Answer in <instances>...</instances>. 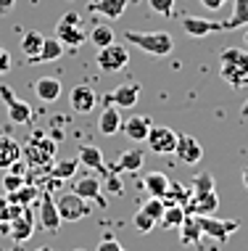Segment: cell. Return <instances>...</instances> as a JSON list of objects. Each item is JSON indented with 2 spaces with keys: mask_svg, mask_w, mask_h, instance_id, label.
Instances as JSON below:
<instances>
[{
  "mask_svg": "<svg viewBox=\"0 0 248 251\" xmlns=\"http://www.w3.org/2000/svg\"><path fill=\"white\" fill-rule=\"evenodd\" d=\"M219 77L225 79L230 87L248 85V50L246 48H225L219 53Z\"/></svg>",
  "mask_w": 248,
  "mask_h": 251,
  "instance_id": "1",
  "label": "cell"
},
{
  "mask_svg": "<svg viewBox=\"0 0 248 251\" xmlns=\"http://www.w3.org/2000/svg\"><path fill=\"white\" fill-rule=\"evenodd\" d=\"M24 153V161L35 169H50L53 167V159H56V140L50 135H45L43 130L32 132L29 140L24 143L22 148Z\"/></svg>",
  "mask_w": 248,
  "mask_h": 251,
  "instance_id": "2",
  "label": "cell"
},
{
  "mask_svg": "<svg viewBox=\"0 0 248 251\" xmlns=\"http://www.w3.org/2000/svg\"><path fill=\"white\" fill-rule=\"evenodd\" d=\"M124 40L130 45H135V48H140L143 53H148V56H156V58H164L169 56L172 48H174V40L169 32H124Z\"/></svg>",
  "mask_w": 248,
  "mask_h": 251,
  "instance_id": "3",
  "label": "cell"
},
{
  "mask_svg": "<svg viewBox=\"0 0 248 251\" xmlns=\"http://www.w3.org/2000/svg\"><path fill=\"white\" fill-rule=\"evenodd\" d=\"M56 37L61 40L66 48H79L82 43H87V29L82 26V19H79V13L69 11L66 16H61V22L56 24Z\"/></svg>",
  "mask_w": 248,
  "mask_h": 251,
  "instance_id": "4",
  "label": "cell"
},
{
  "mask_svg": "<svg viewBox=\"0 0 248 251\" xmlns=\"http://www.w3.org/2000/svg\"><path fill=\"white\" fill-rule=\"evenodd\" d=\"M56 206H58V214H61V222H79V220H85V217H90V212H92L90 201L82 199V196H77L74 191L58 196Z\"/></svg>",
  "mask_w": 248,
  "mask_h": 251,
  "instance_id": "5",
  "label": "cell"
},
{
  "mask_svg": "<svg viewBox=\"0 0 248 251\" xmlns=\"http://www.w3.org/2000/svg\"><path fill=\"white\" fill-rule=\"evenodd\" d=\"M95 64H98L100 72L116 74L130 64V50H127L124 45H119V43H111V45H106V48H100V53L95 56Z\"/></svg>",
  "mask_w": 248,
  "mask_h": 251,
  "instance_id": "6",
  "label": "cell"
},
{
  "mask_svg": "<svg viewBox=\"0 0 248 251\" xmlns=\"http://www.w3.org/2000/svg\"><path fill=\"white\" fill-rule=\"evenodd\" d=\"M198 222H201V233L219 243H225L240 227V220H217L214 214H198Z\"/></svg>",
  "mask_w": 248,
  "mask_h": 251,
  "instance_id": "7",
  "label": "cell"
},
{
  "mask_svg": "<svg viewBox=\"0 0 248 251\" xmlns=\"http://www.w3.org/2000/svg\"><path fill=\"white\" fill-rule=\"evenodd\" d=\"M0 98H3L5 106H8V117H11L13 125H26V122H32V117H35L32 106L26 103V100L16 98V93H13L8 85H0Z\"/></svg>",
  "mask_w": 248,
  "mask_h": 251,
  "instance_id": "8",
  "label": "cell"
},
{
  "mask_svg": "<svg viewBox=\"0 0 248 251\" xmlns=\"http://www.w3.org/2000/svg\"><path fill=\"white\" fill-rule=\"evenodd\" d=\"M177 140L180 135L172 130V127H151L148 138H145V143L153 153H174V148H177Z\"/></svg>",
  "mask_w": 248,
  "mask_h": 251,
  "instance_id": "9",
  "label": "cell"
},
{
  "mask_svg": "<svg viewBox=\"0 0 248 251\" xmlns=\"http://www.w3.org/2000/svg\"><path fill=\"white\" fill-rule=\"evenodd\" d=\"M71 191L77 196H82L87 201H95L98 206H106L103 201V193H100V175H82V177H71Z\"/></svg>",
  "mask_w": 248,
  "mask_h": 251,
  "instance_id": "10",
  "label": "cell"
},
{
  "mask_svg": "<svg viewBox=\"0 0 248 251\" xmlns=\"http://www.w3.org/2000/svg\"><path fill=\"white\" fill-rule=\"evenodd\" d=\"M182 32L187 37H209L214 32H225V22L201 19V16H182Z\"/></svg>",
  "mask_w": 248,
  "mask_h": 251,
  "instance_id": "11",
  "label": "cell"
},
{
  "mask_svg": "<svg viewBox=\"0 0 248 251\" xmlns=\"http://www.w3.org/2000/svg\"><path fill=\"white\" fill-rule=\"evenodd\" d=\"M140 90H143V87L137 82H124V85L113 87L109 96H106V103H111L116 108H132L140 100Z\"/></svg>",
  "mask_w": 248,
  "mask_h": 251,
  "instance_id": "12",
  "label": "cell"
},
{
  "mask_svg": "<svg viewBox=\"0 0 248 251\" xmlns=\"http://www.w3.org/2000/svg\"><path fill=\"white\" fill-rule=\"evenodd\" d=\"M40 225L48 230V233H56L61 227V214H58V206L48 191L40 193Z\"/></svg>",
  "mask_w": 248,
  "mask_h": 251,
  "instance_id": "13",
  "label": "cell"
},
{
  "mask_svg": "<svg viewBox=\"0 0 248 251\" xmlns=\"http://www.w3.org/2000/svg\"><path fill=\"white\" fill-rule=\"evenodd\" d=\"M151 127H153L151 117H145V114H135V117H127V119H124L122 132L132 140V143H145V138H148Z\"/></svg>",
  "mask_w": 248,
  "mask_h": 251,
  "instance_id": "14",
  "label": "cell"
},
{
  "mask_svg": "<svg viewBox=\"0 0 248 251\" xmlns=\"http://www.w3.org/2000/svg\"><path fill=\"white\" fill-rule=\"evenodd\" d=\"M69 103L77 114H90L92 108L98 106V96L90 85H77V87H71V93H69Z\"/></svg>",
  "mask_w": 248,
  "mask_h": 251,
  "instance_id": "15",
  "label": "cell"
},
{
  "mask_svg": "<svg viewBox=\"0 0 248 251\" xmlns=\"http://www.w3.org/2000/svg\"><path fill=\"white\" fill-rule=\"evenodd\" d=\"M174 153H177V159L182 161V164H190V167L203 159V148H201V143L193 138V135H180Z\"/></svg>",
  "mask_w": 248,
  "mask_h": 251,
  "instance_id": "16",
  "label": "cell"
},
{
  "mask_svg": "<svg viewBox=\"0 0 248 251\" xmlns=\"http://www.w3.org/2000/svg\"><path fill=\"white\" fill-rule=\"evenodd\" d=\"M11 225V238H13V243H24L26 238H32V233H35V222H32V212L29 209H22V212H19L16 217H13V220L8 222Z\"/></svg>",
  "mask_w": 248,
  "mask_h": 251,
  "instance_id": "17",
  "label": "cell"
},
{
  "mask_svg": "<svg viewBox=\"0 0 248 251\" xmlns=\"http://www.w3.org/2000/svg\"><path fill=\"white\" fill-rule=\"evenodd\" d=\"M32 87H35V96L43 100V103H56L64 93L61 79H56V77H40V79H35Z\"/></svg>",
  "mask_w": 248,
  "mask_h": 251,
  "instance_id": "18",
  "label": "cell"
},
{
  "mask_svg": "<svg viewBox=\"0 0 248 251\" xmlns=\"http://www.w3.org/2000/svg\"><path fill=\"white\" fill-rule=\"evenodd\" d=\"M77 159H79V164H85L87 169H92V172L109 175V167H106V161H103V151H100L98 146H79Z\"/></svg>",
  "mask_w": 248,
  "mask_h": 251,
  "instance_id": "19",
  "label": "cell"
},
{
  "mask_svg": "<svg viewBox=\"0 0 248 251\" xmlns=\"http://www.w3.org/2000/svg\"><path fill=\"white\" fill-rule=\"evenodd\" d=\"M122 125H124V119H122V114H119V108L106 103V108L100 111V117H98V130L111 138V135L122 132Z\"/></svg>",
  "mask_w": 248,
  "mask_h": 251,
  "instance_id": "20",
  "label": "cell"
},
{
  "mask_svg": "<svg viewBox=\"0 0 248 251\" xmlns=\"http://www.w3.org/2000/svg\"><path fill=\"white\" fill-rule=\"evenodd\" d=\"M143 161H145V151H143V148H130V151H124L122 156H119V161L109 169V172H113V175H119V172H137V169L143 167Z\"/></svg>",
  "mask_w": 248,
  "mask_h": 251,
  "instance_id": "21",
  "label": "cell"
},
{
  "mask_svg": "<svg viewBox=\"0 0 248 251\" xmlns=\"http://www.w3.org/2000/svg\"><path fill=\"white\" fill-rule=\"evenodd\" d=\"M43 43H45L43 32H37V29L24 32V37H22V53H24L26 64H37V56H40V50H43Z\"/></svg>",
  "mask_w": 248,
  "mask_h": 251,
  "instance_id": "22",
  "label": "cell"
},
{
  "mask_svg": "<svg viewBox=\"0 0 248 251\" xmlns=\"http://www.w3.org/2000/svg\"><path fill=\"white\" fill-rule=\"evenodd\" d=\"M217 191L211 193H203V196H190V201H187V212L190 214H214L217 212Z\"/></svg>",
  "mask_w": 248,
  "mask_h": 251,
  "instance_id": "23",
  "label": "cell"
},
{
  "mask_svg": "<svg viewBox=\"0 0 248 251\" xmlns=\"http://www.w3.org/2000/svg\"><path fill=\"white\" fill-rule=\"evenodd\" d=\"M19 159H22V146L11 135H0V167H13Z\"/></svg>",
  "mask_w": 248,
  "mask_h": 251,
  "instance_id": "24",
  "label": "cell"
},
{
  "mask_svg": "<svg viewBox=\"0 0 248 251\" xmlns=\"http://www.w3.org/2000/svg\"><path fill=\"white\" fill-rule=\"evenodd\" d=\"M127 3L130 0H95L90 8L106 19H122V13L127 11Z\"/></svg>",
  "mask_w": 248,
  "mask_h": 251,
  "instance_id": "25",
  "label": "cell"
},
{
  "mask_svg": "<svg viewBox=\"0 0 248 251\" xmlns=\"http://www.w3.org/2000/svg\"><path fill=\"white\" fill-rule=\"evenodd\" d=\"M169 177H166L164 172H148L145 175V180H143V185H145V191H148V196H156V199H164L166 191H169Z\"/></svg>",
  "mask_w": 248,
  "mask_h": 251,
  "instance_id": "26",
  "label": "cell"
},
{
  "mask_svg": "<svg viewBox=\"0 0 248 251\" xmlns=\"http://www.w3.org/2000/svg\"><path fill=\"white\" fill-rule=\"evenodd\" d=\"M64 53H66V48H64V43H61L56 35H53V37H45L43 50H40V56H37V64H50V61H58Z\"/></svg>",
  "mask_w": 248,
  "mask_h": 251,
  "instance_id": "27",
  "label": "cell"
},
{
  "mask_svg": "<svg viewBox=\"0 0 248 251\" xmlns=\"http://www.w3.org/2000/svg\"><path fill=\"white\" fill-rule=\"evenodd\" d=\"M240 26H248V0H235L232 3V13L225 22V32L240 29Z\"/></svg>",
  "mask_w": 248,
  "mask_h": 251,
  "instance_id": "28",
  "label": "cell"
},
{
  "mask_svg": "<svg viewBox=\"0 0 248 251\" xmlns=\"http://www.w3.org/2000/svg\"><path fill=\"white\" fill-rule=\"evenodd\" d=\"M185 217H187V209L182 206V203H172V206H166L164 209V214H161V227L166 230H174V227H180L185 222Z\"/></svg>",
  "mask_w": 248,
  "mask_h": 251,
  "instance_id": "29",
  "label": "cell"
},
{
  "mask_svg": "<svg viewBox=\"0 0 248 251\" xmlns=\"http://www.w3.org/2000/svg\"><path fill=\"white\" fill-rule=\"evenodd\" d=\"M77 167H79V159H61L58 164L50 167V177L53 180H71L77 175Z\"/></svg>",
  "mask_w": 248,
  "mask_h": 251,
  "instance_id": "30",
  "label": "cell"
},
{
  "mask_svg": "<svg viewBox=\"0 0 248 251\" xmlns=\"http://www.w3.org/2000/svg\"><path fill=\"white\" fill-rule=\"evenodd\" d=\"M11 203H22V206H29V201L32 199H40V188L37 185H32V182H24L19 191H13V193H8L5 196Z\"/></svg>",
  "mask_w": 248,
  "mask_h": 251,
  "instance_id": "31",
  "label": "cell"
},
{
  "mask_svg": "<svg viewBox=\"0 0 248 251\" xmlns=\"http://www.w3.org/2000/svg\"><path fill=\"white\" fill-rule=\"evenodd\" d=\"M90 43L100 50V48H106V45L116 43V35H113V29L109 24H98V26H92V32H90Z\"/></svg>",
  "mask_w": 248,
  "mask_h": 251,
  "instance_id": "32",
  "label": "cell"
},
{
  "mask_svg": "<svg viewBox=\"0 0 248 251\" xmlns=\"http://www.w3.org/2000/svg\"><path fill=\"white\" fill-rule=\"evenodd\" d=\"M180 230H182V241L185 243H196L201 235V222H198V214H187L185 217V222L180 225Z\"/></svg>",
  "mask_w": 248,
  "mask_h": 251,
  "instance_id": "33",
  "label": "cell"
},
{
  "mask_svg": "<svg viewBox=\"0 0 248 251\" xmlns=\"http://www.w3.org/2000/svg\"><path fill=\"white\" fill-rule=\"evenodd\" d=\"M156 222H158V220H153V217L145 212V209H137L135 217H132V225H135L137 233H151V230L156 227Z\"/></svg>",
  "mask_w": 248,
  "mask_h": 251,
  "instance_id": "34",
  "label": "cell"
},
{
  "mask_svg": "<svg viewBox=\"0 0 248 251\" xmlns=\"http://www.w3.org/2000/svg\"><path fill=\"white\" fill-rule=\"evenodd\" d=\"M214 191V177L211 172H201L196 182H193V196H203V193H211Z\"/></svg>",
  "mask_w": 248,
  "mask_h": 251,
  "instance_id": "35",
  "label": "cell"
},
{
  "mask_svg": "<svg viewBox=\"0 0 248 251\" xmlns=\"http://www.w3.org/2000/svg\"><path fill=\"white\" fill-rule=\"evenodd\" d=\"M148 5H151L153 13H158V16H166V19H169L172 13H174V0H148Z\"/></svg>",
  "mask_w": 248,
  "mask_h": 251,
  "instance_id": "36",
  "label": "cell"
},
{
  "mask_svg": "<svg viewBox=\"0 0 248 251\" xmlns=\"http://www.w3.org/2000/svg\"><path fill=\"white\" fill-rule=\"evenodd\" d=\"M24 182H26V180L22 177V175H8V177H3V188H5L8 193H13V191H19Z\"/></svg>",
  "mask_w": 248,
  "mask_h": 251,
  "instance_id": "37",
  "label": "cell"
},
{
  "mask_svg": "<svg viewBox=\"0 0 248 251\" xmlns=\"http://www.w3.org/2000/svg\"><path fill=\"white\" fill-rule=\"evenodd\" d=\"M95 251H124V249H122V243H119L116 238H111V235H109V238H103L98 243Z\"/></svg>",
  "mask_w": 248,
  "mask_h": 251,
  "instance_id": "38",
  "label": "cell"
},
{
  "mask_svg": "<svg viewBox=\"0 0 248 251\" xmlns=\"http://www.w3.org/2000/svg\"><path fill=\"white\" fill-rule=\"evenodd\" d=\"M11 64H13V61H11V53L5 50L3 45H0V77L11 72Z\"/></svg>",
  "mask_w": 248,
  "mask_h": 251,
  "instance_id": "39",
  "label": "cell"
},
{
  "mask_svg": "<svg viewBox=\"0 0 248 251\" xmlns=\"http://www.w3.org/2000/svg\"><path fill=\"white\" fill-rule=\"evenodd\" d=\"M106 180H109V188H111V193H122V182H119V177L113 172L106 175Z\"/></svg>",
  "mask_w": 248,
  "mask_h": 251,
  "instance_id": "40",
  "label": "cell"
},
{
  "mask_svg": "<svg viewBox=\"0 0 248 251\" xmlns=\"http://www.w3.org/2000/svg\"><path fill=\"white\" fill-rule=\"evenodd\" d=\"M201 3H203L209 11H219V8H222V5L227 3V0H201Z\"/></svg>",
  "mask_w": 248,
  "mask_h": 251,
  "instance_id": "41",
  "label": "cell"
},
{
  "mask_svg": "<svg viewBox=\"0 0 248 251\" xmlns=\"http://www.w3.org/2000/svg\"><path fill=\"white\" fill-rule=\"evenodd\" d=\"M5 212H8V199L0 196V222H5Z\"/></svg>",
  "mask_w": 248,
  "mask_h": 251,
  "instance_id": "42",
  "label": "cell"
},
{
  "mask_svg": "<svg viewBox=\"0 0 248 251\" xmlns=\"http://www.w3.org/2000/svg\"><path fill=\"white\" fill-rule=\"evenodd\" d=\"M13 5H16V0H0V13H8Z\"/></svg>",
  "mask_w": 248,
  "mask_h": 251,
  "instance_id": "43",
  "label": "cell"
},
{
  "mask_svg": "<svg viewBox=\"0 0 248 251\" xmlns=\"http://www.w3.org/2000/svg\"><path fill=\"white\" fill-rule=\"evenodd\" d=\"M240 117H243V119H248V98H246V103L240 106Z\"/></svg>",
  "mask_w": 248,
  "mask_h": 251,
  "instance_id": "44",
  "label": "cell"
},
{
  "mask_svg": "<svg viewBox=\"0 0 248 251\" xmlns=\"http://www.w3.org/2000/svg\"><path fill=\"white\" fill-rule=\"evenodd\" d=\"M240 180H243V185H246V191H248V167L243 169V175H240Z\"/></svg>",
  "mask_w": 248,
  "mask_h": 251,
  "instance_id": "45",
  "label": "cell"
},
{
  "mask_svg": "<svg viewBox=\"0 0 248 251\" xmlns=\"http://www.w3.org/2000/svg\"><path fill=\"white\" fill-rule=\"evenodd\" d=\"M35 251H56V249H50V246H40V249H35Z\"/></svg>",
  "mask_w": 248,
  "mask_h": 251,
  "instance_id": "46",
  "label": "cell"
},
{
  "mask_svg": "<svg viewBox=\"0 0 248 251\" xmlns=\"http://www.w3.org/2000/svg\"><path fill=\"white\" fill-rule=\"evenodd\" d=\"M243 37H246V45H248V32H243Z\"/></svg>",
  "mask_w": 248,
  "mask_h": 251,
  "instance_id": "47",
  "label": "cell"
},
{
  "mask_svg": "<svg viewBox=\"0 0 248 251\" xmlns=\"http://www.w3.org/2000/svg\"><path fill=\"white\" fill-rule=\"evenodd\" d=\"M74 251H87V249H74Z\"/></svg>",
  "mask_w": 248,
  "mask_h": 251,
  "instance_id": "48",
  "label": "cell"
},
{
  "mask_svg": "<svg viewBox=\"0 0 248 251\" xmlns=\"http://www.w3.org/2000/svg\"><path fill=\"white\" fill-rule=\"evenodd\" d=\"M130 3H140V0H130Z\"/></svg>",
  "mask_w": 248,
  "mask_h": 251,
  "instance_id": "49",
  "label": "cell"
}]
</instances>
